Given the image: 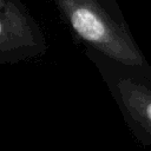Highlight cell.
<instances>
[{
  "instance_id": "3957f363",
  "label": "cell",
  "mask_w": 151,
  "mask_h": 151,
  "mask_svg": "<svg viewBox=\"0 0 151 151\" xmlns=\"http://www.w3.org/2000/svg\"><path fill=\"white\" fill-rule=\"evenodd\" d=\"M47 50L39 24L21 0H0V65L37 58Z\"/></svg>"
},
{
  "instance_id": "6da1fadb",
  "label": "cell",
  "mask_w": 151,
  "mask_h": 151,
  "mask_svg": "<svg viewBox=\"0 0 151 151\" xmlns=\"http://www.w3.org/2000/svg\"><path fill=\"white\" fill-rule=\"evenodd\" d=\"M53 2L86 50L151 73V66L116 0H53Z\"/></svg>"
},
{
  "instance_id": "7a4b0ae2",
  "label": "cell",
  "mask_w": 151,
  "mask_h": 151,
  "mask_svg": "<svg viewBox=\"0 0 151 151\" xmlns=\"http://www.w3.org/2000/svg\"><path fill=\"white\" fill-rule=\"evenodd\" d=\"M85 54L97 67L134 139L151 146V73H146L94 51Z\"/></svg>"
}]
</instances>
